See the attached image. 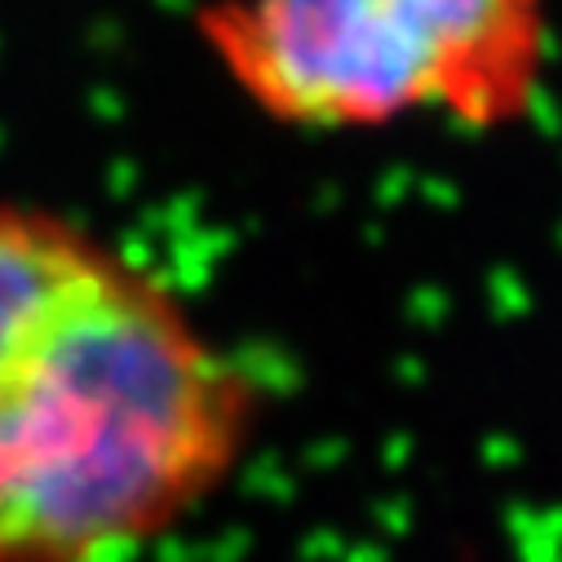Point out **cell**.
<instances>
[{"label":"cell","mask_w":562,"mask_h":562,"mask_svg":"<svg viewBox=\"0 0 562 562\" xmlns=\"http://www.w3.org/2000/svg\"><path fill=\"white\" fill-rule=\"evenodd\" d=\"M261 426L248 363L151 257L0 195V562H128Z\"/></svg>","instance_id":"6da1fadb"},{"label":"cell","mask_w":562,"mask_h":562,"mask_svg":"<svg viewBox=\"0 0 562 562\" xmlns=\"http://www.w3.org/2000/svg\"><path fill=\"white\" fill-rule=\"evenodd\" d=\"M213 63L274 128L368 137L522 124L553 67V0H213Z\"/></svg>","instance_id":"7a4b0ae2"}]
</instances>
